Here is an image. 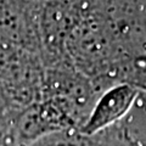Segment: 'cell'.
<instances>
[{
	"instance_id": "cell-1",
	"label": "cell",
	"mask_w": 146,
	"mask_h": 146,
	"mask_svg": "<svg viewBox=\"0 0 146 146\" xmlns=\"http://www.w3.org/2000/svg\"><path fill=\"white\" fill-rule=\"evenodd\" d=\"M44 74L39 55L0 38V84L18 110L42 100Z\"/></svg>"
},
{
	"instance_id": "cell-2",
	"label": "cell",
	"mask_w": 146,
	"mask_h": 146,
	"mask_svg": "<svg viewBox=\"0 0 146 146\" xmlns=\"http://www.w3.org/2000/svg\"><path fill=\"white\" fill-rule=\"evenodd\" d=\"M39 7L27 0H0V38L42 57Z\"/></svg>"
},
{
	"instance_id": "cell-3",
	"label": "cell",
	"mask_w": 146,
	"mask_h": 146,
	"mask_svg": "<svg viewBox=\"0 0 146 146\" xmlns=\"http://www.w3.org/2000/svg\"><path fill=\"white\" fill-rule=\"evenodd\" d=\"M138 98V91L128 84L110 88L95 101L90 113L79 131L83 135H94L121 119L130 111Z\"/></svg>"
},
{
	"instance_id": "cell-4",
	"label": "cell",
	"mask_w": 146,
	"mask_h": 146,
	"mask_svg": "<svg viewBox=\"0 0 146 146\" xmlns=\"http://www.w3.org/2000/svg\"><path fill=\"white\" fill-rule=\"evenodd\" d=\"M20 112L21 110H18L12 104L5 88L0 84V124H7L13 122L20 115Z\"/></svg>"
},
{
	"instance_id": "cell-5",
	"label": "cell",
	"mask_w": 146,
	"mask_h": 146,
	"mask_svg": "<svg viewBox=\"0 0 146 146\" xmlns=\"http://www.w3.org/2000/svg\"><path fill=\"white\" fill-rule=\"evenodd\" d=\"M27 1H32V3H35V4H43L48 0H27Z\"/></svg>"
}]
</instances>
